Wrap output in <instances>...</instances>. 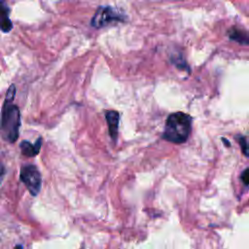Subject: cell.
Listing matches in <instances>:
<instances>
[{"instance_id": "obj_1", "label": "cell", "mask_w": 249, "mask_h": 249, "mask_svg": "<svg viewBox=\"0 0 249 249\" xmlns=\"http://www.w3.org/2000/svg\"><path fill=\"white\" fill-rule=\"evenodd\" d=\"M16 91V86L11 85L7 90L1 109L0 134L2 138L9 143H15L18 140L21 124L19 109L14 104Z\"/></svg>"}, {"instance_id": "obj_2", "label": "cell", "mask_w": 249, "mask_h": 249, "mask_svg": "<svg viewBox=\"0 0 249 249\" xmlns=\"http://www.w3.org/2000/svg\"><path fill=\"white\" fill-rule=\"evenodd\" d=\"M192 130V118L190 115L177 112L170 114L166 119L162 138L168 142L181 144L187 141Z\"/></svg>"}, {"instance_id": "obj_3", "label": "cell", "mask_w": 249, "mask_h": 249, "mask_svg": "<svg viewBox=\"0 0 249 249\" xmlns=\"http://www.w3.org/2000/svg\"><path fill=\"white\" fill-rule=\"evenodd\" d=\"M20 181L25 185L31 196H36L42 186V177L38 168L33 164L23 165L19 174Z\"/></svg>"}, {"instance_id": "obj_4", "label": "cell", "mask_w": 249, "mask_h": 249, "mask_svg": "<svg viewBox=\"0 0 249 249\" xmlns=\"http://www.w3.org/2000/svg\"><path fill=\"white\" fill-rule=\"evenodd\" d=\"M123 20L122 15L111 7H99L91 18L90 24L95 28L103 27L113 21Z\"/></svg>"}, {"instance_id": "obj_5", "label": "cell", "mask_w": 249, "mask_h": 249, "mask_svg": "<svg viewBox=\"0 0 249 249\" xmlns=\"http://www.w3.org/2000/svg\"><path fill=\"white\" fill-rule=\"evenodd\" d=\"M13 23L10 19V8L6 0H0V30L8 33L12 30Z\"/></svg>"}, {"instance_id": "obj_6", "label": "cell", "mask_w": 249, "mask_h": 249, "mask_svg": "<svg viewBox=\"0 0 249 249\" xmlns=\"http://www.w3.org/2000/svg\"><path fill=\"white\" fill-rule=\"evenodd\" d=\"M105 118H106V121H107L110 136L114 141H116L117 136H118V127H119L120 115L117 111L109 110V111L105 112Z\"/></svg>"}, {"instance_id": "obj_7", "label": "cell", "mask_w": 249, "mask_h": 249, "mask_svg": "<svg viewBox=\"0 0 249 249\" xmlns=\"http://www.w3.org/2000/svg\"><path fill=\"white\" fill-rule=\"evenodd\" d=\"M42 137H39L34 144L27 140H23L19 144V148L21 151V154L25 157H35L39 154L42 146Z\"/></svg>"}, {"instance_id": "obj_8", "label": "cell", "mask_w": 249, "mask_h": 249, "mask_svg": "<svg viewBox=\"0 0 249 249\" xmlns=\"http://www.w3.org/2000/svg\"><path fill=\"white\" fill-rule=\"evenodd\" d=\"M229 36L231 39L237 41L240 44L249 45V33L245 31H241L238 29H231L229 32Z\"/></svg>"}, {"instance_id": "obj_9", "label": "cell", "mask_w": 249, "mask_h": 249, "mask_svg": "<svg viewBox=\"0 0 249 249\" xmlns=\"http://www.w3.org/2000/svg\"><path fill=\"white\" fill-rule=\"evenodd\" d=\"M236 140L238 141L240 147H241V150H242V153L247 157L249 158V144L247 142V139L243 136H238L236 137Z\"/></svg>"}, {"instance_id": "obj_10", "label": "cell", "mask_w": 249, "mask_h": 249, "mask_svg": "<svg viewBox=\"0 0 249 249\" xmlns=\"http://www.w3.org/2000/svg\"><path fill=\"white\" fill-rule=\"evenodd\" d=\"M240 179L245 186H249V167L246 168L240 175Z\"/></svg>"}, {"instance_id": "obj_11", "label": "cell", "mask_w": 249, "mask_h": 249, "mask_svg": "<svg viewBox=\"0 0 249 249\" xmlns=\"http://www.w3.org/2000/svg\"><path fill=\"white\" fill-rule=\"evenodd\" d=\"M5 173H6V170H5L4 165L0 164V185H1V183H2V180H3V177H4Z\"/></svg>"}, {"instance_id": "obj_12", "label": "cell", "mask_w": 249, "mask_h": 249, "mask_svg": "<svg viewBox=\"0 0 249 249\" xmlns=\"http://www.w3.org/2000/svg\"><path fill=\"white\" fill-rule=\"evenodd\" d=\"M15 249H22V246H21V245H17V246L15 247Z\"/></svg>"}]
</instances>
